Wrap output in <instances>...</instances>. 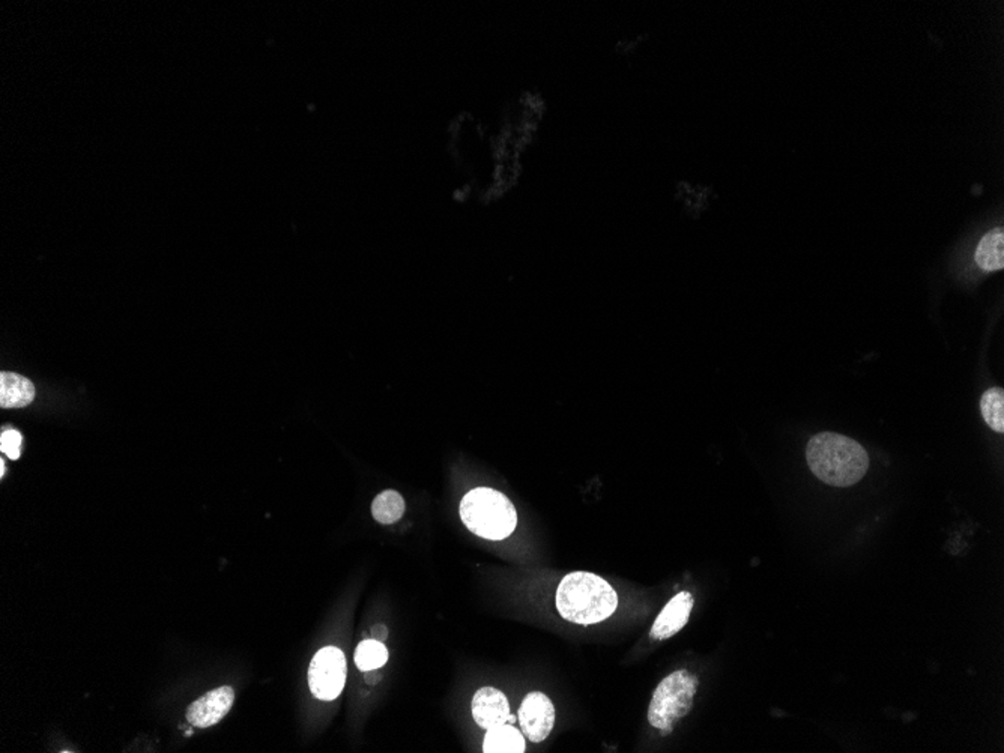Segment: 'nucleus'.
<instances>
[{"label":"nucleus","instance_id":"1","mask_svg":"<svg viewBox=\"0 0 1004 753\" xmlns=\"http://www.w3.org/2000/svg\"><path fill=\"white\" fill-rule=\"evenodd\" d=\"M809 468L828 486L849 487L860 482L870 468V457L857 440L824 432L810 438L806 449Z\"/></svg>","mask_w":1004,"mask_h":753},{"label":"nucleus","instance_id":"2","mask_svg":"<svg viewBox=\"0 0 1004 753\" xmlns=\"http://www.w3.org/2000/svg\"><path fill=\"white\" fill-rule=\"evenodd\" d=\"M618 606L611 584L588 571H573L562 578L557 589V610L564 620L590 626L604 621Z\"/></svg>","mask_w":1004,"mask_h":753},{"label":"nucleus","instance_id":"3","mask_svg":"<svg viewBox=\"0 0 1004 753\" xmlns=\"http://www.w3.org/2000/svg\"><path fill=\"white\" fill-rule=\"evenodd\" d=\"M460 517L471 533L494 542L508 537L518 526L515 505L489 487H477L464 496Z\"/></svg>","mask_w":1004,"mask_h":753},{"label":"nucleus","instance_id":"4","mask_svg":"<svg viewBox=\"0 0 1004 753\" xmlns=\"http://www.w3.org/2000/svg\"><path fill=\"white\" fill-rule=\"evenodd\" d=\"M698 678L679 669L657 685L648 708V720L662 734H669L679 719L692 708L697 695Z\"/></svg>","mask_w":1004,"mask_h":753},{"label":"nucleus","instance_id":"5","mask_svg":"<svg viewBox=\"0 0 1004 753\" xmlns=\"http://www.w3.org/2000/svg\"><path fill=\"white\" fill-rule=\"evenodd\" d=\"M347 657L337 647H326L316 652L308 668V685L313 696L334 701L347 684Z\"/></svg>","mask_w":1004,"mask_h":753},{"label":"nucleus","instance_id":"6","mask_svg":"<svg viewBox=\"0 0 1004 753\" xmlns=\"http://www.w3.org/2000/svg\"><path fill=\"white\" fill-rule=\"evenodd\" d=\"M519 720L528 740L540 743L548 738L555 725L552 701L541 692L528 694L519 708Z\"/></svg>","mask_w":1004,"mask_h":753},{"label":"nucleus","instance_id":"7","mask_svg":"<svg viewBox=\"0 0 1004 753\" xmlns=\"http://www.w3.org/2000/svg\"><path fill=\"white\" fill-rule=\"evenodd\" d=\"M235 703V690L221 685L203 695L187 708V720L196 728H209L219 724L229 715Z\"/></svg>","mask_w":1004,"mask_h":753},{"label":"nucleus","instance_id":"8","mask_svg":"<svg viewBox=\"0 0 1004 753\" xmlns=\"http://www.w3.org/2000/svg\"><path fill=\"white\" fill-rule=\"evenodd\" d=\"M473 717L480 728L489 731L507 724L510 716V704L501 690L481 687L473 698Z\"/></svg>","mask_w":1004,"mask_h":753},{"label":"nucleus","instance_id":"9","mask_svg":"<svg viewBox=\"0 0 1004 753\" xmlns=\"http://www.w3.org/2000/svg\"><path fill=\"white\" fill-rule=\"evenodd\" d=\"M693 605L695 600L692 594L688 591L677 594L671 601H668V605L656 618L655 624L651 627V638L656 641L669 640L679 631H683L692 614Z\"/></svg>","mask_w":1004,"mask_h":753},{"label":"nucleus","instance_id":"10","mask_svg":"<svg viewBox=\"0 0 1004 753\" xmlns=\"http://www.w3.org/2000/svg\"><path fill=\"white\" fill-rule=\"evenodd\" d=\"M35 387L27 377L17 373L0 375V407L23 408L34 402Z\"/></svg>","mask_w":1004,"mask_h":753},{"label":"nucleus","instance_id":"11","mask_svg":"<svg viewBox=\"0 0 1004 753\" xmlns=\"http://www.w3.org/2000/svg\"><path fill=\"white\" fill-rule=\"evenodd\" d=\"M486 753H524L525 738L513 725L504 724L487 731L483 743Z\"/></svg>","mask_w":1004,"mask_h":753},{"label":"nucleus","instance_id":"12","mask_svg":"<svg viewBox=\"0 0 1004 753\" xmlns=\"http://www.w3.org/2000/svg\"><path fill=\"white\" fill-rule=\"evenodd\" d=\"M976 262L983 271H999L1004 267V232L996 228L987 233L976 250Z\"/></svg>","mask_w":1004,"mask_h":753},{"label":"nucleus","instance_id":"13","mask_svg":"<svg viewBox=\"0 0 1004 753\" xmlns=\"http://www.w3.org/2000/svg\"><path fill=\"white\" fill-rule=\"evenodd\" d=\"M406 505L403 496L396 491H385L376 496L371 504V514L376 522L390 525L405 514Z\"/></svg>","mask_w":1004,"mask_h":753},{"label":"nucleus","instance_id":"14","mask_svg":"<svg viewBox=\"0 0 1004 753\" xmlns=\"http://www.w3.org/2000/svg\"><path fill=\"white\" fill-rule=\"evenodd\" d=\"M389 662V650L384 642L376 640H366L359 643L355 652V663L359 671L368 673L373 669H379Z\"/></svg>","mask_w":1004,"mask_h":753},{"label":"nucleus","instance_id":"15","mask_svg":"<svg viewBox=\"0 0 1004 753\" xmlns=\"http://www.w3.org/2000/svg\"><path fill=\"white\" fill-rule=\"evenodd\" d=\"M980 411L988 426L996 432H1004V391L1003 388L988 389L980 398Z\"/></svg>","mask_w":1004,"mask_h":753},{"label":"nucleus","instance_id":"16","mask_svg":"<svg viewBox=\"0 0 1004 753\" xmlns=\"http://www.w3.org/2000/svg\"><path fill=\"white\" fill-rule=\"evenodd\" d=\"M23 436L22 433H18L14 429H8L4 430L2 436H0V450L2 453L11 459V461H17L20 454H22Z\"/></svg>","mask_w":1004,"mask_h":753},{"label":"nucleus","instance_id":"17","mask_svg":"<svg viewBox=\"0 0 1004 753\" xmlns=\"http://www.w3.org/2000/svg\"><path fill=\"white\" fill-rule=\"evenodd\" d=\"M371 636H373V640L379 641V642H385L387 638H389V631H387V627L382 626V624H378V626L371 629Z\"/></svg>","mask_w":1004,"mask_h":753},{"label":"nucleus","instance_id":"18","mask_svg":"<svg viewBox=\"0 0 1004 753\" xmlns=\"http://www.w3.org/2000/svg\"><path fill=\"white\" fill-rule=\"evenodd\" d=\"M379 680L380 675L379 673H378V669H373V671H368V677H366V682L371 683V684H375V683L379 682Z\"/></svg>","mask_w":1004,"mask_h":753},{"label":"nucleus","instance_id":"19","mask_svg":"<svg viewBox=\"0 0 1004 753\" xmlns=\"http://www.w3.org/2000/svg\"><path fill=\"white\" fill-rule=\"evenodd\" d=\"M0 470H2V471H0V472H2V477H4V475H5V461H0Z\"/></svg>","mask_w":1004,"mask_h":753}]
</instances>
